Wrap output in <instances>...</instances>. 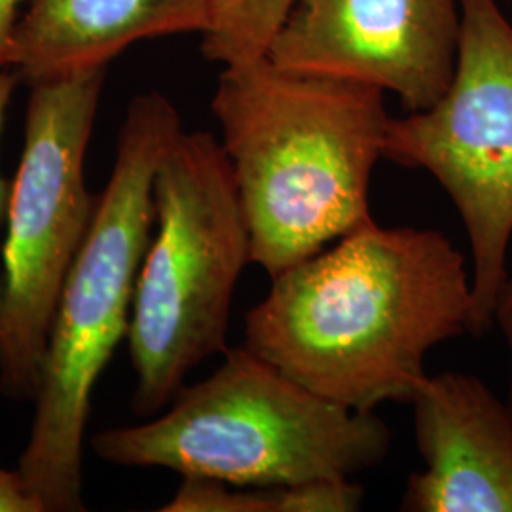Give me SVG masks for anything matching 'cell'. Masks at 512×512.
<instances>
[{
	"label": "cell",
	"mask_w": 512,
	"mask_h": 512,
	"mask_svg": "<svg viewBox=\"0 0 512 512\" xmlns=\"http://www.w3.org/2000/svg\"><path fill=\"white\" fill-rule=\"evenodd\" d=\"M465 256L439 230L370 222L272 277L243 346L332 403H408L425 357L471 329Z\"/></svg>",
	"instance_id": "cell-1"
},
{
	"label": "cell",
	"mask_w": 512,
	"mask_h": 512,
	"mask_svg": "<svg viewBox=\"0 0 512 512\" xmlns=\"http://www.w3.org/2000/svg\"><path fill=\"white\" fill-rule=\"evenodd\" d=\"M251 230L275 277L374 222L370 177L384 158V92L287 73L268 59L224 67L211 101Z\"/></svg>",
	"instance_id": "cell-2"
},
{
	"label": "cell",
	"mask_w": 512,
	"mask_h": 512,
	"mask_svg": "<svg viewBox=\"0 0 512 512\" xmlns=\"http://www.w3.org/2000/svg\"><path fill=\"white\" fill-rule=\"evenodd\" d=\"M181 116L164 93H139L122 122L109 183L55 311L29 439L18 469L44 512L84 511L82 463L93 389L128 340L147 255L154 177Z\"/></svg>",
	"instance_id": "cell-3"
},
{
	"label": "cell",
	"mask_w": 512,
	"mask_h": 512,
	"mask_svg": "<svg viewBox=\"0 0 512 512\" xmlns=\"http://www.w3.org/2000/svg\"><path fill=\"white\" fill-rule=\"evenodd\" d=\"M90 444L110 465L274 486L353 478L384 461L391 431L374 412L332 403L241 346L160 414L103 429Z\"/></svg>",
	"instance_id": "cell-4"
},
{
	"label": "cell",
	"mask_w": 512,
	"mask_h": 512,
	"mask_svg": "<svg viewBox=\"0 0 512 512\" xmlns=\"http://www.w3.org/2000/svg\"><path fill=\"white\" fill-rule=\"evenodd\" d=\"M156 232L135 287L131 410L152 418L205 359L228 349L239 277L253 262L232 164L207 131H181L154 177Z\"/></svg>",
	"instance_id": "cell-5"
},
{
	"label": "cell",
	"mask_w": 512,
	"mask_h": 512,
	"mask_svg": "<svg viewBox=\"0 0 512 512\" xmlns=\"http://www.w3.org/2000/svg\"><path fill=\"white\" fill-rule=\"evenodd\" d=\"M107 69L31 84L0 249V395L35 404L55 311L92 226L84 164Z\"/></svg>",
	"instance_id": "cell-6"
},
{
	"label": "cell",
	"mask_w": 512,
	"mask_h": 512,
	"mask_svg": "<svg viewBox=\"0 0 512 512\" xmlns=\"http://www.w3.org/2000/svg\"><path fill=\"white\" fill-rule=\"evenodd\" d=\"M456 71L431 109L391 118L384 158L425 169L450 196L473 255L471 329L484 336L512 239V23L495 0H459Z\"/></svg>",
	"instance_id": "cell-7"
},
{
	"label": "cell",
	"mask_w": 512,
	"mask_h": 512,
	"mask_svg": "<svg viewBox=\"0 0 512 512\" xmlns=\"http://www.w3.org/2000/svg\"><path fill=\"white\" fill-rule=\"evenodd\" d=\"M459 33V0H298L268 61L397 93L421 112L452 82Z\"/></svg>",
	"instance_id": "cell-8"
},
{
	"label": "cell",
	"mask_w": 512,
	"mask_h": 512,
	"mask_svg": "<svg viewBox=\"0 0 512 512\" xmlns=\"http://www.w3.org/2000/svg\"><path fill=\"white\" fill-rule=\"evenodd\" d=\"M425 469L406 512H512V408L471 374L427 376L410 401Z\"/></svg>",
	"instance_id": "cell-9"
},
{
	"label": "cell",
	"mask_w": 512,
	"mask_h": 512,
	"mask_svg": "<svg viewBox=\"0 0 512 512\" xmlns=\"http://www.w3.org/2000/svg\"><path fill=\"white\" fill-rule=\"evenodd\" d=\"M209 0H29L21 12L8 67L31 84L107 69L147 38L200 33Z\"/></svg>",
	"instance_id": "cell-10"
},
{
	"label": "cell",
	"mask_w": 512,
	"mask_h": 512,
	"mask_svg": "<svg viewBox=\"0 0 512 512\" xmlns=\"http://www.w3.org/2000/svg\"><path fill=\"white\" fill-rule=\"evenodd\" d=\"M365 490L351 478L311 480L302 484L239 486L215 478L183 476L162 512H353Z\"/></svg>",
	"instance_id": "cell-11"
},
{
	"label": "cell",
	"mask_w": 512,
	"mask_h": 512,
	"mask_svg": "<svg viewBox=\"0 0 512 512\" xmlns=\"http://www.w3.org/2000/svg\"><path fill=\"white\" fill-rule=\"evenodd\" d=\"M298 0H209L202 52L222 67L268 59Z\"/></svg>",
	"instance_id": "cell-12"
},
{
	"label": "cell",
	"mask_w": 512,
	"mask_h": 512,
	"mask_svg": "<svg viewBox=\"0 0 512 512\" xmlns=\"http://www.w3.org/2000/svg\"><path fill=\"white\" fill-rule=\"evenodd\" d=\"M0 512H44L19 469L0 467Z\"/></svg>",
	"instance_id": "cell-13"
},
{
	"label": "cell",
	"mask_w": 512,
	"mask_h": 512,
	"mask_svg": "<svg viewBox=\"0 0 512 512\" xmlns=\"http://www.w3.org/2000/svg\"><path fill=\"white\" fill-rule=\"evenodd\" d=\"M19 74L10 73L8 69L0 71V141H2V131H4V122H6V112L10 107L12 95L18 86ZM8 196H10V184L2 179L0 175V228L6 222V209H8Z\"/></svg>",
	"instance_id": "cell-14"
},
{
	"label": "cell",
	"mask_w": 512,
	"mask_h": 512,
	"mask_svg": "<svg viewBox=\"0 0 512 512\" xmlns=\"http://www.w3.org/2000/svg\"><path fill=\"white\" fill-rule=\"evenodd\" d=\"M27 0H0V71L8 69L10 42Z\"/></svg>",
	"instance_id": "cell-15"
},
{
	"label": "cell",
	"mask_w": 512,
	"mask_h": 512,
	"mask_svg": "<svg viewBox=\"0 0 512 512\" xmlns=\"http://www.w3.org/2000/svg\"><path fill=\"white\" fill-rule=\"evenodd\" d=\"M495 325L501 330L507 346L512 349V268L507 272L495 306Z\"/></svg>",
	"instance_id": "cell-16"
},
{
	"label": "cell",
	"mask_w": 512,
	"mask_h": 512,
	"mask_svg": "<svg viewBox=\"0 0 512 512\" xmlns=\"http://www.w3.org/2000/svg\"><path fill=\"white\" fill-rule=\"evenodd\" d=\"M507 403L511 404V408H512V372H511V385H509V399H507Z\"/></svg>",
	"instance_id": "cell-17"
},
{
	"label": "cell",
	"mask_w": 512,
	"mask_h": 512,
	"mask_svg": "<svg viewBox=\"0 0 512 512\" xmlns=\"http://www.w3.org/2000/svg\"><path fill=\"white\" fill-rule=\"evenodd\" d=\"M511 4H512V0H511Z\"/></svg>",
	"instance_id": "cell-18"
}]
</instances>
